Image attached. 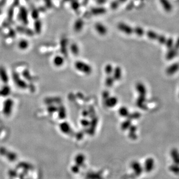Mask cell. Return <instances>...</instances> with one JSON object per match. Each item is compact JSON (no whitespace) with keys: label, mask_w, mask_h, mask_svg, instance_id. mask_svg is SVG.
Returning <instances> with one entry per match:
<instances>
[{"label":"cell","mask_w":179,"mask_h":179,"mask_svg":"<svg viewBox=\"0 0 179 179\" xmlns=\"http://www.w3.org/2000/svg\"><path fill=\"white\" fill-rule=\"evenodd\" d=\"M13 106V102L11 99H8L5 102L4 105V113L6 115H9Z\"/></svg>","instance_id":"obj_4"},{"label":"cell","mask_w":179,"mask_h":179,"mask_svg":"<svg viewBox=\"0 0 179 179\" xmlns=\"http://www.w3.org/2000/svg\"><path fill=\"white\" fill-rule=\"evenodd\" d=\"M0 75L2 80L5 82H7L8 81V78H7V73L5 69L0 68Z\"/></svg>","instance_id":"obj_9"},{"label":"cell","mask_w":179,"mask_h":179,"mask_svg":"<svg viewBox=\"0 0 179 179\" xmlns=\"http://www.w3.org/2000/svg\"><path fill=\"white\" fill-rule=\"evenodd\" d=\"M168 170L173 174L179 175V165L171 163L169 166Z\"/></svg>","instance_id":"obj_7"},{"label":"cell","mask_w":179,"mask_h":179,"mask_svg":"<svg viewBox=\"0 0 179 179\" xmlns=\"http://www.w3.org/2000/svg\"><path fill=\"white\" fill-rule=\"evenodd\" d=\"M130 167L133 170L135 176H139L144 171L143 166L138 161H133L131 162Z\"/></svg>","instance_id":"obj_2"},{"label":"cell","mask_w":179,"mask_h":179,"mask_svg":"<svg viewBox=\"0 0 179 179\" xmlns=\"http://www.w3.org/2000/svg\"><path fill=\"white\" fill-rule=\"evenodd\" d=\"M80 168L79 166L77 165L76 164L75 165L73 166L72 167V171L74 173L77 174L79 172L80 170Z\"/></svg>","instance_id":"obj_10"},{"label":"cell","mask_w":179,"mask_h":179,"mask_svg":"<svg viewBox=\"0 0 179 179\" xmlns=\"http://www.w3.org/2000/svg\"><path fill=\"white\" fill-rule=\"evenodd\" d=\"M156 162L155 159L153 158L148 157L144 161V164L143 165V168L144 172L147 173H150L155 168Z\"/></svg>","instance_id":"obj_1"},{"label":"cell","mask_w":179,"mask_h":179,"mask_svg":"<svg viewBox=\"0 0 179 179\" xmlns=\"http://www.w3.org/2000/svg\"><path fill=\"white\" fill-rule=\"evenodd\" d=\"M179 70V64L174 63L171 65L168 68H167V74L168 75H173L177 72Z\"/></svg>","instance_id":"obj_5"},{"label":"cell","mask_w":179,"mask_h":179,"mask_svg":"<svg viewBox=\"0 0 179 179\" xmlns=\"http://www.w3.org/2000/svg\"><path fill=\"white\" fill-rule=\"evenodd\" d=\"M96 29L97 31L99 34H105V33H106V27H105V26H103L102 24H101V23L96 24Z\"/></svg>","instance_id":"obj_8"},{"label":"cell","mask_w":179,"mask_h":179,"mask_svg":"<svg viewBox=\"0 0 179 179\" xmlns=\"http://www.w3.org/2000/svg\"><path fill=\"white\" fill-rule=\"evenodd\" d=\"M86 161V158L84 155L81 154H78L75 157V161L76 164L81 167L82 166L84 165Z\"/></svg>","instance_id":"obj_6"},{"label":"cell","mask_w":179,"mask_h":179,"mask_svg":"<svg viewBox=\"0 0 179 179\" xmlns=\"http://www.w3.org/2000/svg\"><path fill=\"white\" fill-rule=\"evenodd\" d=\"M172 163L179 165V149L177 148H173L169 152Z\"/></svg>","instance_id":"obj_3"}]
</instances>
